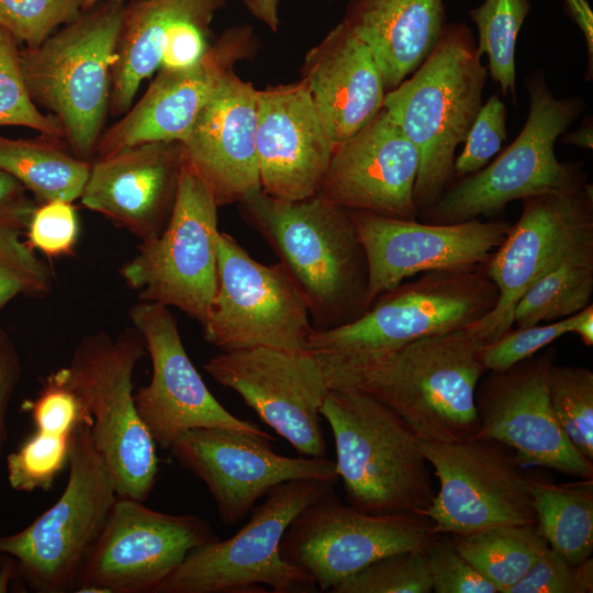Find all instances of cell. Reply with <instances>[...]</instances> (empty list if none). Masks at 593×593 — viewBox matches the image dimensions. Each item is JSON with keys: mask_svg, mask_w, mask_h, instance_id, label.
I'll list each match as a JSON object with an SVG mask.
<instances>
[{"mask_svg": "<svg viewBox=\"0 0 593 593\" xmlns=\"http://www.w3.org/2000/svg\"><path fill=\"white\" fill-rule=\"evenodd\" d=\"M483 344L467 328L357 359L315 355L328 388L359 390L395 412L422 441L477 437Z\"/></svg>", "mask_w": 593, "mask_h": 593, "instance_id": "6da1fadb", "label": "cell"}, {"mask_svg": "<svg viewBox=\"0 0 593 593\" xmlns=\"http://www.w3.org/2000/svg\"><path fill=\"white\" fill-rule=\"evenodd\" d=\"M238 205L301 291L314 329L345 325L368 309L367 259L349 210L317 194L288 201L261 190Z\"/></svg>", "mask_w": 593, "mask_h": 593, "instance_id": "7a4b0ae2", "label": "cell"}, {"mask_svg": "<svg viewBox=\"0 0 593 593\" xmlns=\"http://www.w3.org/2000/svg\"><path fill=\"white\" fill-rule=\"evenodd\" d=\"M485 79L470 30L452 23L422 65L385 93L383 109L418 153V212L430 209L450 184L456 148L482 105Z\"/></svg>", "mask_w": 593, "mask_h": 593, "instance_id": "3957f363", "label": "cell"}, {"mask_svg": "<svg viewBox=\"0 0 593 593\" xmlns=\"http://www.w3.org/2000/svg\"><path fill=\"white\" fill-rule=\"evenodd\" d=\"M329 425L347 503L373 515L426 517L436 490L421 439L391 409L351 388H331Z\"/></svg>", "mask_w": 593, "mask_h": 593, "instance_id": "277c9868", "label": "cell"}, {"mask_svg": "<svg viewBox=\"0 0 593 593\" xmlns=\"http://www.w3.org/2000/svg\"><path fill=\"white\" fill-rule=\"evenodd\" d=\"M124 4L104 0L38 47L20 52L27 91L60 125L66 145L91 163L109 113L112 68Z\"/></svg>", "mask_w": 593, "mask_h": 593, "instance_id": "5b68a950", "label": "cell"}, {"mask_svg": "<svg viewBox=\"0 0 593 593\" xmlns=\"http://www.w3.org/2000/svg\"><path fill=\"white\" fill-rule=\"evenodd\" d=\"M497 298L486 262L424 272L381 293L356 320L313 329L307 350L338 359L382 354L416 339L467 328L490 313Z\"/></svg>", "mask_w": 593, "mask_h": 593, "instance_id": "8992f818", "label": "cell"}, {"mask_svg": "<svg viewBox=\"0 0 593 593\" xmlns=\"http://www.w3.org/2000/svg\"><path fill=\"white\" fill-rule=\"evenodd\" d=\"M145 354L133 326L116 336L99 331L79 342L65 367L116 494L138 501H146L158 474L157 445L138 415L133 391V372Z\"/></svg>", "mask_w": 593, "mask_h": 593, "instance_id": "52a82bcc", "label": "cell"}, {"mask_svg": "<svg viewBox=\"0 0 593 593\" xmlns=\"http://www.w3.org/2000/svg\"><path fill=\"white\" fill-rule=\"evenodd\" d=\"M527 88L530 107L521 133L495 160L449 184L425 211L429 223L477 220L515 200L573 191L586 183L580 164L562 163L555 153L556 141L581 113L582 100L556 98L539 72L528 78Z\"/></svg>", "mask_w": 593, "mask_h": 593, "instance_id": "ba28073f", "label": "cell"}, {"mask_svg": "<svg viewBox=\"0 0 593 593\" xmlns=\"http://www.w3.org/2000/svg\"><path fill=\"white\" fill-rule=\"evenodd\" d=\"M67 484L58 500L22 530L0 536L19 579L37 593L74 592L82 562L118 496L112 473L90 432V418L71 435Z\"/></svg>", "mask_w": 593, "mask_h": 593, "instance_id": "9c48e42d", "label": "cell"}, {"mask_svg": "<svg viewBox=\"0 0 593 593\" xmlns=\"http://www.w3.org/2000/svg\"><path fill=\"white\" fill-rule=\"evenodd\" d=\"M335 484L299 479L278 484L249 521L231 538L192 550L155 593H311L318 591L312 577L280 555L288 526L310 503Z\"/></svg>", "mask_w": 593, "mask_h": 593, "instance_id": "30bf717a", "label": "cell"}, {"mask_svg": "<svg viewBox=\"0 0 593 593\" xmlns=\"http://www.w3.org/2000/svg\"><path fill=\"white\" fill-rule=\"evenodd\" d=\"M522 201L519 219L486 262L499 291L497 302L468 326L483 345L512 328L514 307L536 280L561 264L593 260L592 184Z\"/></svg>", "mask_w": 593, "mask_h": 593, "instance_id": "8fae6325", "label": "cell"}, {"mask_svg": "<svg viewBox=\"0 0 593 593\" xmlns=\"http://www.w3.org/2000/svg\"><path fill=\"white\" fill-rule=\"evenodd\" d=\"M217 208L184 160L167 226L157 237L141 242L137 254L120 269L139 301L177 307L203 325L217 281Z\"/></svg>", "mask_w": 593, "mask_h": 593, "instance_id": "7c38bea8", "label": "cell"}, {"mask_svg": "<svg viewBox=\"0 0 593 593\" xmlns=\"http://www.w3.org/2000/svg\"><path fill=\"white\" fill-rule=\"evenodd\" d=\"M221 351L271 347L307 350L313 332L307 304L284 267L264 265L220 232L216 290L202 325Z\"/></svg>", "mask_w": 593, "mask_h": 593, "instance_id": "4fadbf2b", "label": "cell"}, {"mask_svg": "<svg viewBox=\"0 0 593 593\" xmlns=\"http://www.w3.org/2000/svg\"><path fill=\"white\" fill-rule=\"evenodd\" d=\"M416 515H373L345 504L334 488L302 510L288 526L280 555L306 571L320 591L338 584L393 553L426 549L438 536Z\"/></svg>", "mask_w": 593, "mask_h": 593, "instance_id": "5bb4252c", "label": "cell"}, {"mask_svg": "<svg viewBox=\"0 0 593 593\" xmlns=\"http://www.w3.org/2000/svg\"><path fill=\"white\" fill-rule=\"evenodd\" d=\"M220 537L197 515H174L116 496L74 592L155 593L194 549Z\"/></svg>", "mask_w": 593, "mask_h": 593, "instance_id": "9a60e30c", "label": "cell"}, {"mask_svg": "<svg viewBox=\"0 0 593 593\" xmlns=\"http://www.w3.org/2000/svg\"><path fill=\"white\" fill-rule=\"evenodd\" d=\"M439 482L425 516L436 535L460 536L510 525H535L529 475L503 445L473 437L422 441Z\"/></svg>", "mask_w": 593, "mask_h": 593, "instance_id": "2e32d148", "label": "cell"}, {"mask_svg": "<svg viewBox=\"0 0 593 593\" xmlns=\"http://www.w3.org/2000/svg\"><path fill=\"white\" fill-rule=\"evenodd\" d=\"M203 368L221 385L235 391L301 456H326L321 407L329 388L313 353L236 349L221 351Z\"/></svg>", "mask_w": 593, "mask_h": 593, "instance_id": "e0dca14e", "label": "cell"}, {"mask_svg": "<svg viewBox=\"0 0 593 593\" xmlns=\"http://www.w3.org/2000/svg\"><path fill=\"white\" fill-rule=\"evenodd\" d=\"M152 362L147 385L134 393L136 410L158 447L169 450L182 433L216 427L275 437L227 411L211 393L189 358L170 307L139 301L128 313Z\"/></svg>", "mask_w": 593, "mask_h": 593, "instance_id": "ac0fdd59", "label": "cell"}, {"mask_svg": "<svg viewBox=\"0 0 593 593\" xmlns=\"http://www.w3.org/2000/svg\"><path fill=\"white\" fill-rule=\"evenodd\" d=\"M555 361L551 347L480 381L477 437L511 448L522 468L542 467L593 479V461L568 439L550 404L548 372Z\"/></svg>", "mask_w": 593, "mask_h": 593, "instance_id": "d6986e66", "label": "cell"}, {"mask_svg": "<svg viewBox=\"0 0 593 593\" xmlns=\"http://www.w3.org/2000/svg\"><path fill=\"white\" fill-rule=\"evenodd\" d=\"M169 451L205 484L225 525L246 517L257 500L283 482L339 480L335 461L326 457L282 456L266 438L238 430L192 428L178 436Z\"/></svg>", "mask_w": 593, "mask_h": 593, "instance_id": "ffe728a7", "label": "cell"}, {"mask_svg": "<svg viewBox=\"0 0 593 593\" xmlns=\"http://www.w3.org/2000/svg\"><path fill=\"white\" fill-rule=\"evenodd\" d=\"M349 213L367 259L369 305L418 273L488 262L511 227L501 220L435 224L359 210Z\"/></svg>", "mask_w": 593, "mask_h": 593, "instance_id": "44dd1931", "label": "cell"}, {"mask_svg": "<svg viewBox=\"0 0 593 593\" xmlns=\"http://www.w3.org/2000/svg\"><path fill=\"white\" fill-rule=\"evenodd\" d=\"M255 47L253 30L236 26L224 31L194 66L160 69L142 98L102 132L94 158L142 143L181 142L223 79Z\"/></svg>", "mask_w": 593, "mask_h": 593, "instance_id": "7402d4cb", "label": "cell"}, {"mask_svg": "<svg viewBox=\"0 0 593 593\" xmlns=\"http://www.w3.org/2000/svg\"><path fill=\"white\" fill-rule=\"evenodd\" d=\"M417 149L382 109L338 144L317 195L347 210L416 219Z\"/></svg>", "mask_w": 593, "mask_h": 593, "instance_id": "603a6c76", "label": "cell"}, {"mask_svg": "<svg viewBox=\"0 0 593 593\" xmlns=\"http://www.w3.org/2000/svg\"><path fill=\"white\" fill-rule=\"evenodd\" d=\"M335 147L303 79L257 90L256 150L262 192L288 201L316 195Z\"/></svg>", "mask_w": 593, "mask_h": 593, "instance_id": "cb8c5ba5", "label": "cell"}, {"mask_svg": "<svg viewBox=\"0 0 593 593\" xmlns=\"http://www.w3.org/2000/svg\"><path fill=\"white\" fill-rule=\"evenodd\" d=\"M184 156L179 142H149L94 158L80 195L82 205L141 242L167 226Z\"/></svg>", "mask_w": 593, "mask_h": 593, "instance_id": "d4e9b609", "label": "cell"}, {"mask_svg": "<svg viewBox=\"0 0 593 593\" xmlns=\"http://www.w3.org/2000/svg\"><path fill=\"white\" fill-rule=\"evenodd\" d=\"M257 90L231 71L179 142L184 160L219 206L240 203L260 190Z\"/></svg>", "mask_w": 593, "mask_h": 593, "instance_id": "484cf974", "label": "cell"}, {"mask_svg": "<svg viewBox=\"0 0 593 593\" xmlns=\"http://www.w3.org/2000/svg\"><path fill=\"white\" fill-rule=\"evenodd\" d=\"M320 120L337 146L382 109L383 77L370 49L343 23L305 55L302 78Z\"/></svg>", "mask_w": 593, "mask_h": 593, "instance_id": "4316f807", "label": "cell"}, {"mask_svg": "<svg viewBox=\"0 0 593 593\" xmlns=\"http://www.w3.org/2000/svg\"><path fill=\"white\" fill-rule=\"evenodd\" d=\"M340 22L372 53L387 92L422 65L446 25L443 0H350Z\"/></svg>", "mask_w": 593, "mask_h": 593, "instance_id": "83f0119b", "label": "cell"}, {"mask_svg": "<svg viewBox=\"0 0 593 593\" xmlns=\"http://www.w3.org/2000/svg\"><path fill=\"white\" fill-rule=\"evenodd\" d=\"M222 0H131L124 5L112 68L109 114L122 116L141 83L159 68L169 26L194 14H215Z\"/></svg>", "mask_w": 593, "mask_h": 593, "instance_id": "f1b7e54d", "label": "cell"}, {"mask_svg": "<svg viewBox=\"0 0 593 593\" xmlns=\"http://www.w3.org/2000/svg\"><path fill=\"white\" fill-rule=\"evenodd\" d=\"M536 529L549 548L573 564L593 552V479L558 484L529 475Z\"/></svg>", "mask_w": 593, "mask_h": 593, "instance_id": "f546056e", "label": "cell"}, {"mask_svg": "<svg viewBox=\"0 0 593 593\" xmlns=\"http://www.w3.org/2000/svg\"><path fill=\"white\" fill-rule=\"evenodd\" d=\"M90 164L59 144V138L13 139L0 135V169L31 191L38 203L80 198Z\"/></svg>", "mask_w": 593, "mask_h": 593, "instance_id": "4dcf8cb0", "label": "cell"}, {"mask_svg": "<svg viewBox=\"0 0 593 593\" xmlns=\"http://www.w3.org/2000/svg\"><path fill=\"white\" fill-rule=\"evenodd\" d=\"M450 539L499 593H507L549 547L535 525L492 527Z\"/></svg>", "mask_w": 593, "mask_h": 593, "instance_id": "1f68e13d", "label": "cell"}, {"mask_svg": "<svg viewBox=\"0 0 593 593\" xmlns=\"http://www.w3.org/2000/svg\"><path fill=\"white\" fill-rule=\"evenodd\" d=\"M592 294L593 260L561 264L521 295L513 325L526 327L567 318L591 304Z\"/></svg>", "mask_w": 593, "mask_h": 593, "instance_id": "d6a6232c", "label": "cell"}, {"mask_svg": "<svg viewBox=\"0 0 593 593\" xmlns=\"http://www.w3.org/2000/svg\"><path fill=\"white\" fill-rule=\"evenodd\" d=\"M530 9L528 0H484L471 11L479 31L477 49L486 54L492 78L504 96L515 94V48Z\"/></svg>", "mask_w": 593, "mask_h": 593, "instance_id": "836d02e7", "label": "cell"}, {"mask_svg": "<svg viewBox=\"0 0 593 593\" xmlns=\"http://www.w3.org/2000/svg\"><path fill=\"white\" fill-rule=\"evenodd\" d=\"M548 394L555 417L572 445L593 461V371L553 362Z\"/></svg>", "mask_w": 593, "mask_h": 593, "instance_id": "e575fe53", "label": "cell"}, {"mask_svg": "<svg viewBox=\"0 0 593 593\" xmlns=\"http://www.w3.org/2000/svg\"><path fill=\"white\" fill-rule=\"evenodd\" d=\"M71 435L35 429L7 457L10 486L20 492L51 490L58 474L68 467Z\"/></svg>", "mask_w": 593, "mask_h": 593, "instance_id": "d590c367", "label": "cell"}, {"mask_svg": "<svg viewBox=\"0 0 593 593\" xmlns=\"http://www.w3.org/2000/svg\"><path fill=\"white\" fill-rule=\"evenodd\" d=\"M18 125L43 136L64 138L59 123L42 113L25 86L15 40L0 27V126Z\"/></svg>", "mask_w": 593, "mask_h": 593, "instance_id": "8d00e7d4", "label": "cell"}, {"mask_svg": "<svg viewBox=\"0 0 593 593\" xmlns=\"http://www.w3.org/2000/svg\"><path fill=\"white\" fill-rule=\"evenodd\" d=\"M427 549V548H426ZM426 549L384 557L338 584L333 593H430Z\"/></svg>", "mask_w": 593, "mask_h": 593, "instance_id": "74e56055", "label": "cell"}, {"mask_svg": "<svg viewBox=\"0 0 593 593\" xmlns=\"http://www.w3.org/2000/svg\"><path fill=\"white\" fill-rule=\"evenodd\" d=\"M22 231L0 223V307L19 295L45 296L53 288L49 267L21 240Z\"/></svg>", "mask_w": 593, "mask_h": 593, "instance_id": "f35d334b", "label": "cell"}, {"mask_svg": "<svg viewBox=\"0 0 593 593\" xmlns=\"http://www.w3.org/2000/svg\"><path fill=\"white\" fill-rule=\"evenodd\" d=\"M82 11L85 0H0V27L26 48H36Z\"/></svg>", "mask_w": 593, "mask_h": 593, "instance_id": "ab89813d", "label": "cell"}, {"mask_svg": "<svg viewBox=\"0 0 593 593\" xmlns=\"http://www.w3.org/2000/svg\"><path fill=\"white\" fill-rule=\"evenodd\" d=\"M573 315L553 323L511 328L479 349L480 361L486 371H505L571 333Z\"/></svg>", "mask_w": 593, "mask_h": 593, "instance_id": "60d3db41", "label": "cell"}, {"mask_svg": "<svg viewBox=\"0 0 593 593\" xmlns=\"http://www.w3.org/2000/svg\"><path fill=\"white\" fill-rule=\"evenodd\" d=\"M35 429L71 435L76 427L90 418L79 398L68 383L65 367L52 372L35 399L23 404Z\"/></svg>", "mask_w": 593, "mask_h": 593, "instance_id": "b9f144b4", "label": "cell"}, {"mask_svg": "<svg viewBox=\"0 0 593 593\" xmlns=\"http://www.w3.org/2000/svg\"><path fill=\"white\" fill-rule=\"evenodd\" d=\"M506 108L497 96H491L480 108L461 153L454 163V178L471 175L484 166L502 148L506 139Z\"/></svg>", "mask_w": 593, "mask_h": 593, "instance_id": "7bdbcfd3", "label": "cell"}, {"mask_svg": "<svg viewBox=\"0 0 593 593\" xmlns=\"http://www.w3.org/2000/svg\"><path fill=\"white\" fill-rule=\"evenodd\" d=\"M593 559L580 564L547 548L528 572L507 593H592Z\"/></svg>", "mask_w": 593, "mask_h": 593, "instance_id": "ee69618b", "label": "cell"}, {"mask_svg": "<svg viewBox=\"0 0 593 593\" xmlns=\"http://www.w3.org/2000/svg\"><path fill=\"white\" fill-rule=\"evenodd\" d=\"M433 592L499 593L454 546L450 537L438 535L426 549Z\"/></svg>", "mask_w": 593, "mask_h": 593, "instance_id": "f6af8a7d", "label": "cell"}, {"mask_svg": "<svg viewBox=\"0 0 593 593\" xmlns=\"http://www.w3.org/2000/svg\"><path fill=\"white\" fill-rule=\"evenodd\" d=\"M29 245L48 257L72 254L78 236L79 222L71 202L52 200L38 203L27 226Z\"/></svg>", "mask_w": 593, "mask_h": 593, "instance_id": "bcb514c9", "label": "cell"}, {"mask_svg": "<svg viewBox=\"0 0 593 593\" xmlns=\"http://www.w3.org/2000/svg\"><path fill=\"white\" fill-rule=\"evenodd\" d=\"M214 14H194L176 20L168 29L159 69L182 70L194 66L210 45L206 33Z\"/></svg>", "mask_w": 593, "mask_h": 593, "instance_id": "7dc6e473", "label": "cell"}, {"mask_svg": "<svg viewBox=\"0 0 593 593\" xmlns=\"http://www.w3.org/2000/svg\"><path fill=\"white\" fill-rule=\"evenodd\" d=\"M21 374L22 367L18 350L0 325V456L8 439V409Z\"/></svg>", "mask_w": 593, "mask_h": 593, "instance_id": "c3c4849f", "label": "cell"}, {"mask_svg": "<svg viewBox=\"0 0 593 593\" xmlns=\"http://www.w3.org/2000/svg\"><path fill=\"white\" fill-rule=\"evenodd\" d=\"M36 205L23 184L0 169V223L25 230Z\"/></svg>", "mask_w": 593, "mask_h": 593, "instance_id": "681fc988", "label": "cell"}, {"mask_svg": "<svg viewBox=\"0 0 593 593\" xmlns=\"http://www.w3.org/2000/svg\"><path fill=\"white\" fill-rule=\"evenodd\" d=\"M243 2L257 20L271 31H278L280 0H243Z\"/></svg>", "mask_w": 593, "mask_h": 593, "instance_id": "f907efd6", "label": "cell"}, {"mask_svg": "<svg viewBox=\"0 0 593 593\" xmlns=\"http://www.w3.org/2000/svg\"><path fill=\"white\" fill-rule=\"evenodd\" d=\"M572 334L578 335L585 346L593 345V304L573 314Z\"/></svg>", "mask_w": 593, "mask_h": 593, "instance_id": "816d5d0a", "label": "cell"}, {"mask_svg": "<svg viewBox=\"0 0 593 593\" xmlns=\"http://www.w3.org/2000/svg\"><path fill=\"white\" fill-rule=\"evenodd\" d=\"M15 579H19L15 560L9 555H0V593H7Z\"/></svg>", "mask_w": 593, "mask_h": 593, "instance_id": "f5cc1de1", "label": "cell"}, {"mask_svg": "<svg viewBox=\"0 0 593 593\" xmlns=\"http://www.w3.org/2000/svg\"><path fill=\"white\" fill-rule=\"evenodd\" d=\"M592 125L586 124L582 125L577 131L567 135L566 141L572 145L582 148H592L593 137H592Z\"/></svg>", "mask_w": 593, "mask_h": 593, "instance_id": "db71d44e", "label": "cell"}, {"mask_svg": "<svg viewBox=\"0 0 593 593\" xmlns=\"http://www.w3.org/2000/svg\"><path fill=\"white\" fill-rule=\"evenodd\" d=\"M104 1V0H85V10L90 9L94 4ZM114 1H123V0H114Z\"/></svg>", "mask_w": 593, "mask_h": 593, "instance_id": "11a10c76", "label": "cell"}]
</instances>
